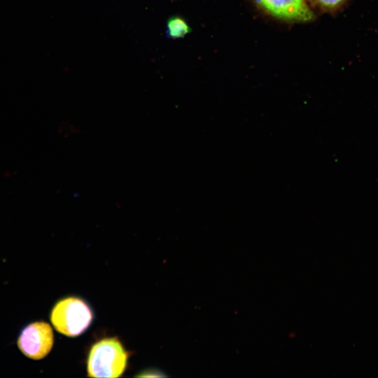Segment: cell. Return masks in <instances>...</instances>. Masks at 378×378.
<instances>
[{
    "instance_id": "5",
    "label": "cell",
    "mask_w": 378,
    "mask_h": 378,
    "mask_svg": "<svg viewBox=\"0 0 378 378\" xmlns=\"http://www.w3.org/2000/svg\"><path fill=\"white\" fill-rule=\"evenodd\" d=\"M190 31V27L186 20L179 15L169 18L166 25L167 36L171 38H179Z\"/></svg>"
},
{
    "instance_id": "3",
    "label": "cell",
    "mask_w": 378,
    "mask_h": 378,
    "mask_svg": "<svg viewBox=\"0 0 378 378\" xmlns=\"http://www.w3.org/2000/svg\"><path fill=\"white\" fill-rule=\"evenodd\" d=\"M54 342L50 326L45 322H35L28 325L21 332L18 346L28 358L39 360L50 351Z\"/></svg>"
},
{
    "instance_id": "2",
    "label": "cell",
    "mask_w": 378,
    "mask_h": 378,
    "mask_svg": "<svg viewBox=\"0 0 378 378\" xmlns=\"http://www.w3.org/2000/svg\"><path fill=\"white\" fill-rule=\"evenodd\" d=\"M92 317V310L83 300L69 297L57 302L51 312L50 321L59 332L76 337L89 327Z\"/></svg>"
},
{
    "instance_id": "6",
    "label": "cell",
    "mask_w": 378,
    "mask_h": 378,
    "mask_svg": "<svg viewBox=\"0 0 378 378\" xmlns=\"http://www.w3.org/2000/svg\"><path fill=\"white\" fill-rule=\"evenodd\" d=\"M310 7L326 13H335L340 10L348 0H307Z\"/></svg>"
},
{
    "instance_id": "1",
    "label": "cell",
    "mask_w": 378,
    "mask_h": 378,
    "mask_svg": "<svg viewBox=\"0 0 378 378\" xmlns=\"http://www.w3.org/2000/svg\"><path fill=\"white\" fill-rule=\"evenodd\" d=\"M128 354L116 338H106L95 343L88 359V374L92 377H120L127 363Z\"/></svg>"
},
{
    "instance_id": "4",
    "label": "cell",
    "mask_w": 378,
    "mask_h": 378,
    "mask_svg": "<svg viewBox=\"0 0 378 378\" xmlns=\"http://www.w3.org/2000/svg\"><path fill=\"white\" fill-rule=\"evenodd\" d=\"M269 15L286 22H307L314 15L307 0H255Z\"/></svg>"
}]
</instances>
